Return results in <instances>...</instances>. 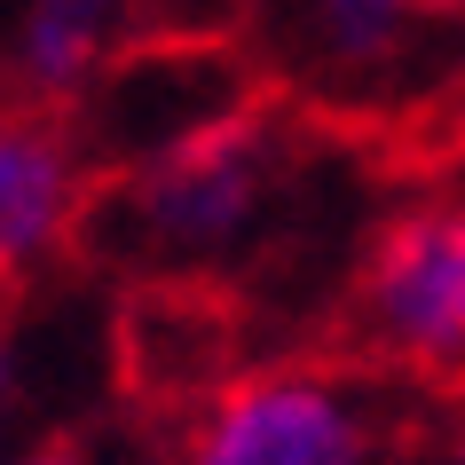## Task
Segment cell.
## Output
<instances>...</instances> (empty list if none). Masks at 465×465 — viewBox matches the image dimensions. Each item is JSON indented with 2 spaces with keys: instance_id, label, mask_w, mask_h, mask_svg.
Wrapping results in <instances>:
<instances>
[{
  "instance_id": "9",
  "label": "cell",
  "mask_w": 465,
  "mask_h": 465,
  "mask_svg": "<svg viewBox=\"0 0 465 465\" xmlns=\"http://www.w3.org/2000/svg\"><path fill=\"white\" fill-rule=\"evenodd\" d=\"M16 465H79L72 450H32V458H16Z\"/></svg>"
},
{
  "instance_id": "3",
  "label": "cell",
  "mask_w": 465,
  "mask_h": 465,
  "mask_svg": "<svg viewBox=\"0 0 465 465\" xmlns=\"http://www.w3.org/2000/svg\"><path fill=\"white\" fill-rule=\"evenodd\" d=\"M355 331L379 363L411 379H450L465 355V213L418 197L371 237L355 284Z\"/></svg>"
},
{
  "instance_id": "2",
  "label": "cell",
  "mask_w": 465,
  "mask_h": 465,
  "mask_svg": "<svg viewBox=\"0 0 465 465\" xmlns=\"http://www.w3.org/2000/svg\"><path fill=\"white\" fill-rule=\"evenodd\" d=\"M276 197H284V143L269 134V119L237 111L213 134H197L150 166H126L103 221H119V245L134 261L205 269L261 237Z\"/></svg>"
},
{
  "instance_id": "1",
  "label": "cell",
  "mask_w": 465,
  "mask_h": 465,
  "mask_svg": "<svg viewBox=\"0 0 465 465\" xmlns=\"http://www.w3.org/2000/svg\"><path fill=\"white\" fill-rule=\"evenodd\" d=\"M411 426L363 371L261 363L221 379L166 465H402Z\"/></svg>"
},
{
  "instance_id": "7",
  "label": "cell",
  "mask_w": 465,
  "mask_h": 465,
  "mask_svg": "<svg viewBox=\"0 0 465 465\" xmlns=\"http://www.w3.org/2000/svg\"><path fill=\"white\" fill-rule=\"evenodd\" d=\"M143 40V0H25L16 79L32 103H79V87Z\"/></svg>"
},
{
  "instance_id": "4",
  "label": "cell",
  "mask_w": 465,
  "mask_h": 465,
  "mask_svg": "<svg viewBox=\"0 0 465 465\" xmlns=\"http://www.w3.org/2000/svg\"><path fill=\"white\" fill-rule=\"evenodd\" d=\"M87 126H79V150L87 158H119L126 166H150L166 150L197 143L245 111V72L221 55V40H166L150 32L134 48H119L87 87Z\"/></svg>"
},
{
  "instance_id": "5",
  "label": "cell",
  "mask_w": 465,
  "mask_h": 465,
  "mask_svg": "<svg viewBox=\"0 0 465 465\" xmlns=\"http://www.w3.org/2000/svg\"><path fill=\"white\" fill-rule=\"evenodd\" d=\"M261 16V40L292 79L323 87L340 103H379L418 72L426 0H245Z\"/></svg>"
},
{
  "instance_id": "6",
  "label": "cell",
  "mask_w": 465,
  "mask_h": 465,
  "mask_svg": "<svg viewBox=\"0 0 465 465\" xmlns=\"http://www.w3.org/2000/svg\"><path fill=\"white\" fill-rule=\"evenodd\" d=\"M95 205V158L55 103L0 111V284H25L79 237Z\"/></svg>"
},
{
  "instance_id": "10",
  "label": "cell",
  "mask_w": 465,
  "mask_h": 465,
  "mask_svg": "<svg viewBox=\"0 0 465 465\" xmlns=\"http://www.w3.org/2000/svg\"><path fill=\"white\" fill-rule=\"evenodd\" d=\"M426 8H434V16H458V0H426Z\"/></svg>"
},
{
  "instance_id": "8",
  "label": "cell",
  "mask_w": 465,
  "mask_h": 465,
  "mask_svg": "<svg viewBox=\"0 0 465 465\" xmlns=\"http://www.w3.org/2000/svg\"><path fill=\"white\" fill-rule=\"evenodd\" d=\"M8 418H16V355L0 340V441H8Z\"/></svg>"
}]
</instances>
